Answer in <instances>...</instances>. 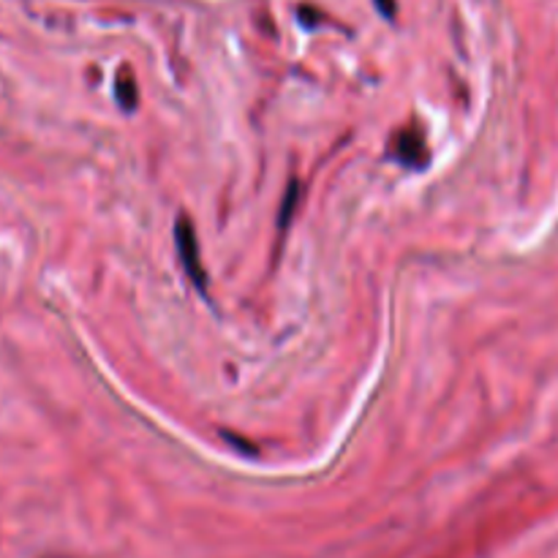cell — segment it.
Masks as SVG:
<instances>
[{
	"label": "cell",
	"mask_w": 558,
	"mask_h": 558,
	"mask_svg": "<svg viewBox=\"0 0 558 558\" xmlns=\"http://www.w3.org/2000/svg\"><path fill=\"white\" fill-rule=\"evenodd\" d=\"M174 245H178V256L180 265H183L185 276L189 281L205 294L207 289V272L205 265H202V254H199V238H196V227L185 213H180L178 221H174Z\"/></svg>",
	"instance_id": "1"
},
{
	"label": "cell",
	"mask_w": 558,
	"mask_h": 558,
	"mask_svg": "<svg viewBox=\"0 0 558 558\" xmlns=\"http://www.w3.org/2000/svg\"><path fill=\"white\" fill-rule=\"evenodd\" d=\"M390 156L396 158L401 167L407 169H425L430 161L428 142H425V134L417 129V125H407V129L398 131L390 142Z\"/></svg>",
	"instance_id": "2"
},
{
	"label": "cell",
	"mask_w": 558,
	"mask_h": 558,
	"mask_svg": "<svg viewBox=\"0 0 558 558\" xmlns=\"http://www.w3.org/2000/svg\"><path fill=\"white\" fill-rule=\"evenodd\" d=\"M118 101H120V107L125 109V112L136 107V85H134V76L125 74V71H120V74H118Z\"/></svg>",
	"instance_id": "3"
},
{
	"label": "cell",
	"mask_w": 558,
	"mask_h": 558,
	"mask_svg": "<svg viewBox=\"0 0 558 558\" xmlns=\"http://www.w3.org/2000/svg\"><path fill=\"white\" fill-rule=\"evenodd\" d=\"M294 207H298V185H289L287 191V199H283V207H281V218H278V227L287 229L289 221H292L294 216Z\"/></svg>",
	"instance_id": "4"
}]
</instances>
